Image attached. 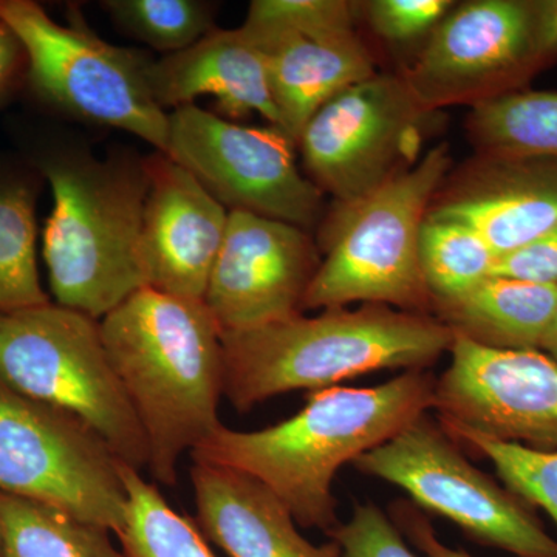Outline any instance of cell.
<instances>
[{
	"label": "cell",
	"instance_id": "obj_13",
	"mask_svg": "<svg viewBox=\"0 0 557 557\" xmlns=\"http://www.w3.org/2000/svg\"><path fill=\"white\" fill-rule=\"evenodd\" d=\"M435 381L443 431L463 429L537 450H557V362L541 350L480 346L454 333Z\"/></svg>",
	"mask_w": 557,
	"mask_h": 557
},
{
	"label": "cell",
	"instance_id": "obj_34",
	"mask_svg": "<svg viewBox=\"0 0 557 557\" xmlns=\"http://www.w3.org/2000/svg\"><path fill=\"white\" fill-rule=\"evenodd\" d=\"M541 350L557 362V302L555 317H553L552 325H549L547 336H545L544 343H542Z\"/></svg>",
	"mask_w": 557,
	"mask_h": 557
},
{
	"label": "cell",
	"instance_id": "obj_17",
	"mask_svg": "<svg viewBox=\"0 0 557 557\" xmlns=\"http://www.w3.org/2000/svg\"><path fill=\"white\" fill-rule=\"evenodd\" d=\"M242 30L262 51L281 119L278 129L296 145L322 106L376 75L355 32H299L248 24Z\"/></svg>",
	"mask_w": 557,
	"mask_h": 557
},
{
	"label": "cell",
	"instance_id": "obj_16",
	"mask_svg": "<svg viewBox=\"0 0 557 557\" xmlns=\"http://www.w3.org/2000/svg\"><path fill=\"white\" fill-rule=\"evenodd\" d=\"M428 215L471 226L502 258L557 228V159L485 157Z\"/></svg>",
	"mask_w": 557,
	"mask_h": 557
},
{
	"label": "cell",
	"instance_id": "obj_27",
	"mask_svg": "<svg viewBox=\"0 0 557 557\" xmlns=\"http://www.w3.org/2000/svg\"><path fill=\"white\" fill-rule=\"evenodd\" d=\"M454 442L487 458L511 493L548 512L557 525V450H537L485 435L453 429Z\"/></svg>",
	"mask_w": 557,
	"mask_h": 557
},
{
	"label": "cell",
	"instance_id": "obj_30",
	"mask_svg": "<svg viewBox=\"0 0 557 557\" xmlns=\"http://www.w3.org/2000/svg\"><path fill=\"white\" fill-rule=\"evenodd\" d=\"M453 5L449 0H373L366 3V13L381 38L408 42L437 27Z\"/></svg>",
	"mask_w": 557,
	"mask_h": 557
},
{
	"label": "cell",
	"instance_id": "obj_18",
	"mask_svg": "<svg viewBox=\"0 0 557 557\" xmlns=\"http://www.w3.org/2000/svg\"><path fill=\"white\" fill-rule=\"evenodd\" d=\"M190 482L196 525L230 557H341L336 542L307 541L284 502L258 480L194 461Z\"/></svg>",
	"mask_w": 557,
	"mask_h": 557
},
{
	"label": "cell",
	"instance_id": "obj_25",
	"mask_svg": "<svg viewBox=\"0 0 557 557\" xmlns=\"http://www.w3.org/2000/svg\"><path fill=\"white\" fill-rule=\"evenodd\" d=\"M35 209L27 183L0 178V313L50 304L36 260Z\"/></svg>",
	"mask_w": 557,
	"mask_h": 557
},
{
	"label": "cell",
	"instance_id": "obj_26",
	"mask_svg": "<svg viewBox=\"0 0 557 557\" xmlns=\"http://www.w3.org/2000/svg\"><path fill=\"white\" fill-rule=\"evenodd\" d=\"M113 21L148 46L172 54L214 30V7L201 0H106Z\"/></svg>",
	"mask_w": 557,
	"mask_h": 557
},
{
	"label": "cell",
	"instance_id": "obj_3",
	"mask_svg": "<svg viewBox=\"0 0 557 557\" xmlns=\"http://www.w3.org/2000/svg\"><path fill=\"white\" fill-rule=\"evenodd\" d=\"M454 343L438 318L381 304L325 310L222 335L225 397L247 412L293 391H321L380 370H423Z\"/></svg>",
	"mask_w": 557,
	"mask_h": 557
},
{
	"label": "cell",
	"instance_id": "obj_21",
	"mask_svg": "<svg viewBox=\"0 0 557 557\" xmlns=\"http://www.w3.org/2000/svg\"><path fill=\"white\" fill-rule=\"evenodd\" d=\"M5 557H123L106 528L49 505L0 494Z\"/></svg>",
	"mask_w": 557,
	"mask_h": 557
},
{
	"label": "cell",
	"instance_id": "obj_5",
	"mask_svg": "<svg viewBox=\"0 0 557 557\" xmlns=\"http://www.w3.org/2000/svg\"><path fill=\"white\" fill-rule=\"evenodd\" d=\"M0 381L78 418L126 467L148 468L145 432L97 319L51 302L0 313Z\"/></svg>",
	"mask_w": 557,
	"mask_h": 557
},
{
	"label": "cell",
	"instance_id": "obj_35",
	"mask_svg": "<svg viewBox=\"0 0 557 557\" xmlns=\"http://www.w3.org/2000/svg\"><path fill=\"white\" fill-rule=\"evenodd\" d=\"M0 557H5V556H3L2 537H0Z\"/></svg>",
	"mask_w": 557,
	"mask_h": 557
},
{
	"label": "cell",
	"instance_id": "obj_22",
	"mask_svg": "<svg viewBox=\"0 0 557 557\" xmlns=\"http://www.w3.org/2000/svg\"><path fill=\"white\" fill-rule=\"evenodd\" d=\"M469 131L485 157L557 159V91L520 90L480 102Z\"/></svg>",
	"mask_w": 557,
	"mask_h": 557
},
{
	"label": "cell",
	"instance_id": "obj_14",
	"mask_svg": "<svg viewBox=\"0 0 557 557\" xmlns=\"http://www.w3.org/2000/svg\"><path fill=\"white\" fill-rule=\"evenodd\" d=\"M306 230L247 211H230L225 239L203 302L220 335L299 317L318 270Z\"/></svg>",
	"mask_w": 557,
	"mask_h": 557
},
{
	"label": "cell",
	"instance_id": "obj_23",
	"mask_svg": "<svg viewBox=\"0 0 557 557\" xmlns=\"http://www.w3.org/2000/svg\"><path fill=\"white\" fill-rule=\"evenodd\" d=\"M418 255L434 307L463 298L493 276L498 260L494 249L471 226L428 214L421 225Z\"/></svg>",
	"mask_w": 557,
	"mask_h": 557
},
{
	"label": "cell",
	"instance_id": "obj_15",
	"mask_svg": "<svg viewBox=\"0 0 557 557\" xmlns=\"http://www.w3.org/2000/svg\"><path fill=\"white\" fill-rule=\"evenodd\" d=\"M145 166L149 185L139 256L146 287L203 300L230 211L166 153L149 157Z\"/></svg>",
	"mask_w": 557,
	"mask_h": 557
},
{
	"label": "cell",
	"instance_id": "obj_8",
	"mask_svg": "<svg viewBox=\"0 0 557 557\" xmlns=\"http://www.w3.org/2000/svg\"><path fill=\"white\" fill-rule=\"evenodd\" d=\"M0 21L20 39L32 86L44 100L166 152L170 115L150 90L149 62L84 27L58 24L30 0H0Z\"/></svg>",
	"mask_w": 557,
	"mask_h": 557
},
{
	"label": "cell",
	"instance_id": "obj_7",
	"mask_svg": "<svg viewBox=\"0 0 557 557\" xmlns=\"http://www.w3.org/2000/svg\"><path fill=\"white\" fill-rule=\"evenodd\" d=\"M557 62V0H474L440 22L405 79L424 109L516 94Z\"/></svg>",
	"mask_w": 557,
	"mask_h": 557
},
{
	"label": "cell",
	"instance_id": "obj_9",
	"mask_svg": "<svg viewBox=\"0 0 557 557\" xmlns=\"http://www.w3.org/2000/svg\"><path fill=\"white\" fill-rule=\"evenodd\" d=\"M121 468L78 418L0 381V494L49 505L115 534L127 505Z\"/></svg>",
	"mask_w": 557,
	"mask_h": 557
},
{
	"label": "cell",
	"instance_id": "obj_20",
	"mask_svg": "<svg viewBox=\"0 0 557 557\" xmlns=\"http://www.w3.org/2000/svg\"><path fill=\"white\" fill-rule=\"evenodd\" d=\"M557 302V285L491 276L463 298L435 307L440 321L480 346L541 350Z\"/></svg>",
	"mask_w": 557,
	"mask_h": 557
},
{
	"label": "cell",
	"instance_id": "obj_29",
	"mask_svg": "<svg viewBox=\"0 0 557 557\" xmlns=\"http://www.w3.org/2000/svg\"><path fill=\"white\" fill-rule=\"evenodd\" d=\"M341 557H416L394 520L375 504L355 505L351 518L327 533Z\"/></svg>",
	"mask_w": 557,
	"mask_h": 557
},
{
	"label": "cell",
	"instance_id": "obj_1",
	"mask_svg": "<svg viewBox=\"0 0 557 557\" xmlns=\"http://www.w3.org/2000/svg\"><path fill=\"white\" fill-rule=\"evenodd\" d=\"M435 381L424 370H408L379 386L321 388L273 426L244 432L220 424L190 457L258 480L296 523L327 534L339 523L333 494L339 469L428 416Z\"/></svg>",
	"mask_w": 557,
	"mask_h": 557
},
{
	"label": "cell",
	"instance_id": "obj_19",
	"mask_svg": "<svg viewBox=\"0 0 557 557\" xmlns=\"http://www.w3.org/2000/svg\"><path fill=\"white\" fill-rule=\"evenodd\" d=\"M148 81L163 110L212 95L228 119L259 113L271 126H281L262 51L242 27L214 28L189 49L149 62Z\"/></svg>",
	"mask_w": 557,
	"mask_h": 557
},
{
	"label": "cell",
	"instance_id": "obj_6",
	"mask_svg": "<svg viewBox=\"0 0 557 557\" xmlns=\"http://www.w3.org/2000/svg\"><path fill=\"white\" fill-rule=\"evenodd\" d=\"M449 168L448 146L440 145L368 199L343 208L339 228L327 258L311 278L304 309L366 302L423 313L432 306L418 242L435 190Z\"/></svg>",
	"mask_w": 557,
	"mask_h": 557
},
{
	"label": "cell",
	"instance_id": "obj_33",
	"mask_svg": "<svg viewBox=\"0 0 557 557\" xmlns=\"http://www.w3.org/2000/svg\"><path fill=\"white\" fill-rule=\"evenodd\" d=\"M22 57H25L20 39L9 25L0 21V95L9 89L11 79L20 69Z\"/></svg>",
	"mask_w": 557,
	"mask_h": 557
},
{
	"label": "cell",
	"instance_id": "obj_4",
	"mask_svg": "<svg viewBox=\"0 0 557 557\" xmlns=\"http://www.w3.org/2000/svg\"><path fill=\"white\" fill-rule=\"evenodd\" d=\"M53 209L44 228V260L58 306L101 321L138 289L143 274L145 160L44 161Z\"/></svg>",
	"mask_w": 557,
	"mask_h": 557
},
{
	"label": "cell",
	"instance_id": "obj_2",
	"mask_svg": "<svg viewBox=\"0 0 557 557\" xmlns=\"http://www.w3.org/2000/svg\"><path fill=\"white\" fill-rule=\"evenodd\" d=\"M113 369L148 442L150 474L177 483L180 457L220 426L222 335L203 300L145 287L100 321Z\"/></svg>",
	"mask_w": 557,
	"mask_h": 557
},
{
	"label": "cell",
	"instance_id": "obj_32",
	"mask_svg": "<svg viewBox=\"0 0 557 557\" xmlns=\"http://www.w3.org/2000/svg\"><path fill=\"white\" fill-rule=\"evenodd\" d=\"M395 525L409 541L426 557H472L465 549L450 548L440 541L431 520L424 518L416 508L408 504H398L392 507Z\"/></svg>",
	"mask_w": 557,
	"mask_h": 557
},
{
	"label": "cell",
	"instance_id": "obj_28",
	"mask_svg": "<svg viewBox=\"0 0 557 557\" xmlns=\"http://www.w3.org/2000/svg\"><path fill=\"white\" fill-rule=\"evenodd\" d=\"M244 24L299 32H354V7L344 0H255Z\"/></svg>",
	"mask_w": 557,
	"mask_h": 557
},
{
	"label": "cell",
	"instance_id": "obj_12",
	"mask_svg": "<svg viewBox=\"0 0 557 557\" xmlns=\"http://www.w3.org/2000/svg\"><path fill=\"white\" fill-rule=\"evenodd\" d=\"M432 113L403 78L375 75L348 87L322 106L300 134L311 182L343 208L368 199L416 159Z\"/></svg>",
	"mask_w": 557,
	"mask_h": 557
},
{
	"label": "cell",
	"instance_id": "obj_31",
	"mask_svg": "<svg viewBox=\"0 0 557 557\" xmlns=\"http://www.w3.org/2000/svg\"><path fill=\"white\" fill-rule=\"evenodd\" d=\"M493 276L557 285V228L498 258Z\"/></svg>",
	"mask_w": 557,
	"mask_h": 557
},
{
	"label": "cell",
	"instance_id": "obj_24",
	"mask_svg": "<svg viewBox=\"0 0 557 557\" xmlns=\"http://www.w3.org/2000/svg\"><path fill=\"white\" fill-rule=\"evenodd\" d=\"M127 505L116 531L123 557H215L199 527L168 504L159 487L123 465Z\"/></svg>",
	"mask_w": 557,
	"mask_h": 557
},
{
	"label": "cell",
	"instance_id": "obj_11",
	"mask_svg": "<svg viewBox=\"0 0 557 557\" xmlns=\"http://www.w3.org/2000/svg\"><path fill=\"white\" fill-rule=\"evenodd\" d=\"M295 145L278 127L242 126L189 104L171 113L164 153L230 211L307 230L321 218L322 190L300 174Z\"/></svg>",
	"mask_w": 557,
	"mask_h": 557
},
{
	"label": "cell",
	"instance_id": "obj_10",
	"mask_svg": "<svg viewBox=\"0 0 557 557\" xmlns=\"http://www.w3.org/2000/svg\"><path fill=\"white\" fill-rule=\"evenodd\" d=\"M351 465L401 487L418 507L449 519L480 544L516 557H557V541L527 502L472 467L428 416Z\"/></svg>",
	"mask_w": 557,
	"mask_h": 557
}]
</instances>
